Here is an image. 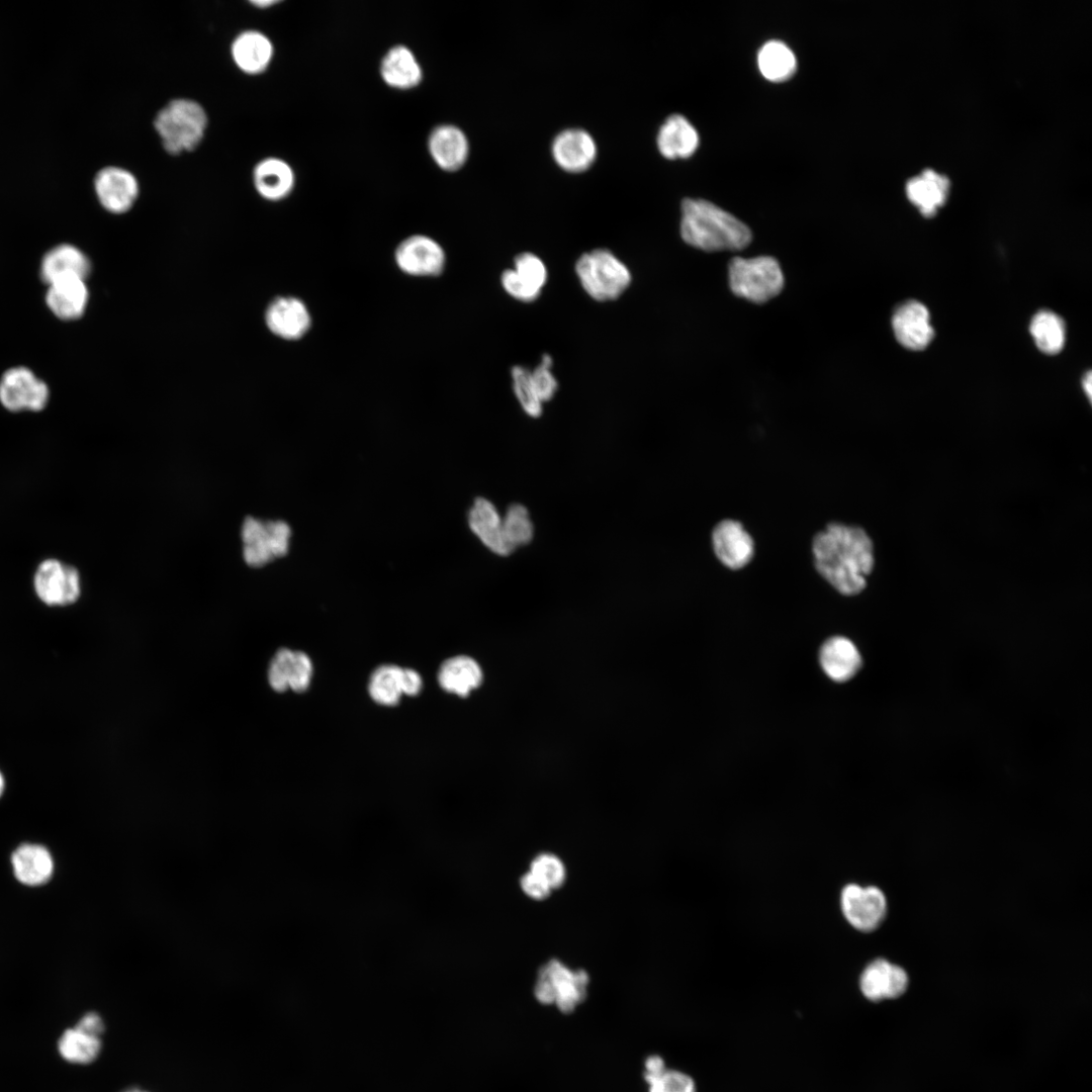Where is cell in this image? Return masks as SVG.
I'll return each mask as SVG.
<instances>
[{
	"instance_id": "30",
	"label": "cell",
	"mask_w": 1092,
	"mask_h": 1092,
	"mask_svg": "<svg viewBox=\"0 0 1092 1092\" xmlns=\"http://www.w3.org/2000/svg\"><path fill=\"white\" fill-rule=\"evenodd\" d=\"M757 63L763 77L772 82L790 79L797 68L794 53L781 40L765 42L758 52Z\"/></svg>"
},
{
	"instance_id": "45",
	"label": "cell",
	"mask_w": 1092,
	"mask_h": 1092,
	"mask_svg": "<svg viewBox=\"0 0 1092 1092\" xmlns=\"http://www.w3.org/2000/svg\"><path fill=\"white\" fill-rule=\"evenodd\" d=\"M664 1060L658 1055H651L644 1062L643 1077L646 1083L657 1078L666 1070Z\"/></svg>"
},
{
	"instance_id": "9",
	"label": "cell",
	"mask_w": 1092,
	"mask_h": 1092,
	"mask_svg": "<svg viewBox=\"0 0 1092 1092\" xmlns=\"http://www.w3.org/2000/svg\"><path fill=\"white\" fill-rule=\"evenodd\" d=\"M841 909L846 920L857 930L869 932L879 927L886 916L887 901L877 887L845 886L841 892Z\"/></svg>"
},
{
	"instance_id": "32",
	"label": "cell",
	"mask_w": 1092,
	"mask_h": 1092,
	"mask_svg": "<svg viewBox=\"0 0 1092 1092\" xmlns=\"http://www.w3.org/2000/svg\"><path fill=\"white\" fill-rule=\"evenodd\" d=\"M1029 330L1037 348L1043 353L1057 354L1063 349L1066 329L1058 314L1049 310L1037 312L1030 322Z\"/></svg>"
},
{
	"instance_id": "2",
	"label": "cell",
	"mask_w": 1092,
	"mask_h": 1092,
	"mask_svg": "<svg viewBox=\"0 0 1092 1092\" xmlns=\"http://www.w3.org/2000/svg\"><path fill=\"white\" fill-rule=\"evenodd\" d=\"M680 235L694 248L707 251H737L746 248L751 231L737 217L704 199L687 198L681 203Z\"/></svg>"
},
{
	"instance_id": "24",
	"label": "cell",
	"mask_w": 1092,
	"mask_h": 1092,
	"mask_svg": "<svg viewBox=\"0 0 1092 1092\" xmlns=\"http://www.w3.org/2000/svg\"><path fill=\"white\" fill-rule=\"evenodd\" d=\"M88 299L89 292L84 279H65L48 285L47 305L63 321L80 317L87 307Z\"/></svg>"
},
{
	"instance_id": "31",
	"label": "cell",
	"mask_w": 1092,
	"mask_h": 1092,
	"mask_svg": "<svg viewBox=\"0 0 1092 1092\" xmlns=\"http://www.w3.org/2000/svg\"><path fill=\"white\" fill-rule=\"evenodd\" d=\"M99 1036L74 1026L66 1029L58 1041V1050L64 1060L72 1064H89L99 1055Z\"/></svg>"
},
{
	"instance_id": "11",
	"label": "cell",
	"mask_w": 1092,
	"mask_h": 1092,
	"mask_svg": "<svg viewBox=\"0 0 1092 1092\" xmlns=\"http://www.w3.org/2000/svg\"><path fill=\"white\" fill-rule=\"evenodd\" d=\"M94 189L100 204L116 214L128 211L140 193L136 177L130 171L116 166L105 167L96 174Z\"/></svg>"
},
{
	"instance_id": "23",
	"label": "cell",
	"mask_w": 1092,
	"mask_h": 1092,
	"mask_svg": "<svg viewBox=\"0 0 1092 1092\" xmlns=\"http://www.w3.org/2000/svg\"><path fill=\"white\" fill-rule=\"evenodd\" d=\"M295 182L291 166L282 159L269 157L254 168L253 183L258 194L269 201H279L288 196Z\"/></svg>"
},
{
	"instance_id": "25",
	"label": "cell",
	"mask_w": 1092,
	"mask_h": 1092,
	"mask_svg": "<svg viewBox=\"0 0 1092 1092\" xmlns=\"http://www.w3.org/2000/svg\"><path fill=\"white\" fill-rule=\"evenodd\" d=\"M15 878L26 886H40L49 882L54 872L50 851L42 845L23 843L11 855Z\"/></svg>"
},
{
	"instance_id": "37",
	"label": "cell",
	"mask_w": 1092,
	"mask_h": 1092,
	"mask_svg": "<svg viewBox=\"0 0 1092 1092\" xmlns=\"http://www.w3.org/2000/svg\"><path fill=\"white\" fill-rule=\"evenodd\" d=\"M647 1085L648 1092H697L694 1079L678 1070L666 1069Z\"/></svg>"
},
{
	"instance_id": "10",
	"label": "cell",
	"mask_w": 1092,
	"mask_h": 1092,
	"mask_svg": "<svg viewBox=\"0 0 1092 1092\" xmlns=\"http://www.w3.org/2000/svg\"><path fill=\"white\" fill-rule=\"evenodd\" d=\"M394 259L402 272L413 276H437L446 263L443 248L425 235H413L400 242Z\"/></svg>"
},
{
	"instance_id": "42",
	"label": "cell",
	"mask_w": 1092,
	"mask_h": 1092,
	"mask_svg": "<svg viewBox=\"0 0 1092 1092\" xmlns=\"http://www.w3.org/2000/svg\"><path fill=\"white\" fill-rule=\"evenodd\" d=\"M534 996L538 1002L544 1005L553 1004L555 1000V990L553 984L548 978L543 967L538 973V978L534 986Z\"/></svg>"
},
{
	"instance_id": "1",
	"label": "cell",
	"mask_w": 1092,
	"mask_h": 1092,
	"mask_svg": "<svg viewBox=\"0 0 1092 1092\" xmlns=\"http://www.w3.org/2000/svg\"><path fill=\"white\" fill-rule=\"evenodd\" d=\"M818 572L839 593L859 594L874 566V548L868 534L858 527L832 523L813 540Z\"/></svg>"
},
{
	"instance_id": "39",
	"label": "cell",
	"mask_w": 1092,
	"mask_h": 1092,
	"mask_svg": "<svg viewBox=\"0 0 1092 1092\" xmlns=\"http://www.w3.org/2000/svg\"><path fill=\"white\" fill-rule=\"evenodd\" d=\"M551 366L552 358L545 354L539 365L531 371L535 391L542 403L550 400L558 388V383L550 370Z\"/></svg>"
},
{
	"instance_id": "6",
	"label": "cell",
	"mask_w": 1092,
	"mask_h": 1092,
	"mask_svg": "<svg viewBox=\"0 0 1092 1092\" xmlns=\"http://www.w3.org/2000/svg\"><path fill=\"white\" fill-rule=\"evenodd\" d=\"M243 557L254 567L264 566L289 550L291 529L281 520H261L248 517L241 531Z\"/></svg>"
},
{
	"instance_id": "20",
	"label": "cell",
	"mask_w": 1092,
	"mask_h": 1092,
	"mask_svg": "<svg viewBox=\"0 0 1092 1092\" xmlns=\"http://www.w3.org/2000/svg\"><path fill=\"white\" fill-rule=\"evenodd\" d=\"M819 660L826 675L837 682L851 679L862 664L857 647L841 636L831 637L822 644Z\"/></svg>"
},
{
	"instance_id": "16",
	"label": "cell",
	"mask_w": 1092,
	"mask_h": 1092,
	"mask_svg": "<svg viewBox=\"0 0 1092 1092\" xmlns=\"http://www.w3.org/2000/svg\"><path fill=\"white\" fill-rule=\"evenodd\" d=\"M712 541L718 559L731 569L745 566L753 556V540L737 521L720 522L713 530Z\"/></svg>"
},
{
	"instance_id": "17",
	"label": "cell",
	"mask_w": 1092,
	"mask_h": 1092,
	"mask_svg": "<svg viewBox=\"0 0 1092 1092\" xmlns=\"http://www.w3.org/2000/svg\"><path fill=\"white\" fill-rule=\"evenodd\" d=\"M266 324L276 336L297 340L306 334L311 320L306 305L295 297H279L266 311Z\"/></svg>"
},
{
	"instance_id": "7",
	"label": "cell",
	"mask_w": 1092,
	"mask_h": 1092,
	"mask_svg": "<svg viewBox=\"0 0 1092 1092\" xmlns=\"http://www.w3.org/2000/svg\"><path fill=\"white\" fill-rule=\"evenodd\" d=\"M50 390L46 382L28 368L13 367L0 379V402L11 412H39L48 403Z\"/></svg>"
},
{
	"instance_id": "46",
	"label": "cell",
	"mask_w": 1092,
	"mask_h": 1092,
	"mask_svg": "<svg viewBox=\"0 0 1092 1092\" xmlns=\"http://www.w3.org/2000/svg\"><path fill=\"white\" fill-rule=\"evenodd\" d=\"M1083 387H1084V389H1085V392H1086V394H1087V397H1088L1089 399H1091V389H1092V377H1091V372H1090V371H1088V372L1086 373V375L1084 376V379H1083Z\"/></svg>"
},
{
	"instance_id": "29",
	"label": "cell",
	"mask_w": 1092,
	"mask_h": 1092,
	"mask_svg": "<svg viewBox=\"0 0 1092 1092\" xmlns=\"http://www.w3.org/2000/svg\"><path fill=\"white\" fill-rule=\"evenodd\" d=\"M440 687L451 694L466 697L482 681V670L471 657L458 655L445 660L438 671Z\"/></svg>"
},
{
	"instance_id": "41",
	"label": "cell",
	"mask_w": 1092,
	"mask_h": 1092,
	"mask_svg": "<svg viewBox=\"0 0 1092 1092\" xmlns=\"http://www.w3.org/2000/svg\"><path fill=\"white\" fill-rule=\"evenodd\" d=\"M523 892L532 899L543 900L551 893V888L537 875L529 871L520 880Z\"/></svg>"
},
{
	"instance_id": "15",
	"label": "cell",
	"mask_w": 1092,
	"mask_h": 1092,
	"mask_svg": "<svg viewBox=\"0 0 1092 1092\" xmlns=\"http://www.w3.org/2000/svg\"><path fill=\"white\" fill-rule=\"evenodd\" d=\"M892 326L897 341L911 350L924 349L934 335L927 308L915 300L904 302L895 310Z\"/></svg>"
},
{
	"instance_id": "49",
	"label": "cell",
	"mask_w": 1092,
	"mask_h": 1092,
	"mask_svg": "<svg viewBox=\"0 0 1092 1092\" xmlns=\"http://www.w3.org/2000/svg\"><path fill=\"white\" fill-rule=\"evenodd\" d=\"M124 1092H146V1091H143V1090H140V1089H129V1090L124 1091Z\"/></svg>"
},
{
	"instance_id": "34",
	"label": "cell",
	"mask_w": 1092,
	"mask_h": 1092,
	"mask_svg": "<svg viewBox=\"0 0 1092 1092\" xmlns=\"http://www.w3.org/2000/svg\"><path fill=\"white\" fill-rule=\"evenodd\" d=\"M503 533L506 542L513 551L529 544L534 537V525L526 507L512 504L502 518Z\"/></svg>"
},
{
	"instance_id": "12",
	"label": "cell",
	"mask_w": 1092,
	"mask_h": 1092,
	"mask_svg": "<svg viewBox=\"0 0 1092 1092\" xmlns=\"http://www.w3.org/2000/svg\"><path fill=\"white\" fill-rule=\"evenodd\" d=\"M514 267L502 274L504 289L518 300L528 302L537 299L547 279L543 261L532 253L524 252L515 258Z\"/></svg>"
},
{
	"instance_id": "35",
	"label": "cell",
	"mask_w": 1092,
	"mask_h": 1092,
	"mask_svg": "<svg viewBox=\"0 0 1092 1092\" xmlns=\"http://www.w3.org/2000/svg\"><path fill=\"white\" fill-rule=\"evenodd\" d=\"M513 387L514 392L524 410V412L531 418H538L542 414V402L537 396L532 378L531 370L523 366H514L512 369Z\"/></svg>"
},
{
	"instance_id": "48",
	"label": "cell",
	"mask_w": 1092,
	"mask_h": 1092,
	"mask_svg": "<svg viewBox=\"0 0 1092 1092\" xmlns=\"http://www.w3.org/2000/svg\"><path fill=\"white\" fill-rule=\"evenodd\" d=\"M4 787H5V781H4L2 772L0 771V797L3 794Z\"/></svg>"
},
{
	"instance_id": "27",
	"label": "cell",
	"mask_w": 1092,
	"mask_h": 1092,
	"mask_svg": "<svg viewBox=\"0 0 1092 1092\" xmlns=\"http://www.w3.org/2000/svg\"><path fill=\"white\" fill-rule=\"evenodd\" d=\"M656 142L660 154L666 159H685L697 150L699 135L685 116L672 114L660 126Z\"/></svg>"
},
{
	"instance_id": "19",
	"label": "cell",
	"mask_w": 1092,
	"mask_h": 1092,
	"mask_svg": "<svg viewBox=\"0 0 1092 1092\" xmlns=\"http://www.w3.org/2000/svg\"><path fill=\"white\" fill-rule=\"evenodd\" d=\"M90 269V261L80 249L70 244H61L43 256L40 262V277L47 285L72 278L85 280Z\"/></svg>"
},
{
	"instance_id": "28",
	"label": "cell",
	"mask_w": 1092,
	"mask_h": 1092,
	"mask_svg": "<svg viewBox=\"0 0 1092 1092\" xmlns=\"http://www.w3.org/2000/svg\"><path fill=\"white\" fill-rule=\"evenodd\" d=\"M948 179L932 169L923 170L906 182L908 198L925 216L933 215L945 201Z\"/></svg>"
},
{
	"instance_id": "33",
	"label": "cell",
	"mask_w": 1092,
	"mask_h": 1092,
	"mask_svg": "<svg viewBox=\"0 0 1092 1092\" xmlns=\"http://www.w3.org/2000/svg\"><path fill=\"white\" fill-rule=\"evenodd\" d=\"M402 668L393 664L378 666L371 674L368 692L371 699L384 706L396 705L402 695Z\"/></svg>"
},
{
	"instance_id": "18",
	"label": "cell",
	"mask_w": 1092,
	"mask_h": 1092,
	"mask_svg": "<svg viewBox=\"0 0 1092 1092\" xmlns=\"http://www.w3.org/2000/svg\"><path fill=\"white\" fill-rule=\"evenodd\" d=\"M429 153L444 171H456L467 161L469 144L465 133L453 124L436 126L428 139Z\"/></svg>"
},
{
	"instance_id": "43",
	"label": "cell",
	"mask_w": 1092,
	"mask_h": 1092,
	"mask_svg": "<svg viewBox=\"0 0 1092 1092\" xmlns=\"http://www.w3.org/2000/svg\"><path fill=\"white\" fill-rule=\"evenodd\" d=\"M422 688L421 675L414 669L402 668L401 691L406 696H417Z\"/></svg>"
},
{
	"instance_id": "36",
	"label": "cell",
	"mask_w": 1092,
	"mask_h": 1092,
	"mask_svg": "<svg viewBox=\"0 0 1092 1092\" xmlns=\"http://www.w3.org/2000/svg\"><path fill=\"white\" fill-rule=\"evenodd\" d=\"M530 871L547 883L551 889L559 888L566 877L564 864L552 853H541L534 857Z\"/></svg>"
},
{
	"instance_id": "38",
	"label": "cell",
	"mask_w": 1092,
	"mask_h": 1092,
	"mask_svg": "<svg viewBox=\"0 0 1092 1092\" xmlns=\"http://www.w3.org/2000/svg\"><path fill=\"white\" fill-rule=\"evenodd\" d=\"M294 651L288 648L279 649L274 655L268 670L269 684L276 692H284L289 689V677L293 661Z\"/></svg>"
},
{
	"instance_id": "3",
	"label": "cell",
	"mask_w": 1092,
	"mask_h": 1092,
	"mask_svg": "<svg viewBox=\"0 0 1092 1092\" xmlns=\"http://www.w3.org/2000/svg\"><path fill=\"white\" fill-rule=\"evenodd\" d=\"M207 121L202 105L192 99L177 98L157 113L154 127L165 151L170 155H180L199 146Z\"/></svg>"
},
{
	"instance_id": "40",
	"label": "cell",
	"mask_w": 1092,
	"mask_h": 1092,
	"mask_svg": "<svg viewBox=\"0 0 1092 1092\" xmlns=\"http://www.w3.org/2000/svg\"><path fill=\"white\" fill-rule=\"evenodd\" d=\"M312 674V664L309 657L300 651H294L291 665L289 688L296 693L307 690Z\"/></svg>"
},
{
	"instance_id": "44",
	"label": "cell",
	"mask_w": 1092,
	"mask_h": 1092,
	"mask_svg": "<svg viewBox=\"0 0 1092 1092\" xmlns=\"http://www.w3.org/2000/svg\"><path fill=\"white\" fill-rule=\"evenodd\" d=\"M75 1026L99 1037L104 1031L102 1018L95 1012L86 1013Z\"/></svg>"
},
{
	"instance_id": "14",
	"label": "cell",
	"mask_w": 1092,
	"mask_h": 1092,
	"mask_svg": "<svg viewBox=\"0 0 1092 1092\" xmlns=\"http://www.w3.org/2000/svg\"><path fill=\"white\" fill-rule=\"evenodd\" d=\"M551 151L556 164L571 173L587 170L597 157L594 139L580 128H569L558 133L553 140Z\"/></svg>"
},
{
	"instance_id": "8",
	"label": "cell",
	"mask_w": 1092,
	"mask_h": 1092,
	"mask_svg": "<svg viewBox=\"0 0 1092 1092\" xmlns=\"http://www.w3.org/2000/svg\"><path fill=\"white\" fill-rule=\"evenodd\" d=\"M34 589L39 600L49 606L71 605L81 593L79 572L56 559H47L35 572Z\"/></svg>"
},
{
	"instance_id": "4",
	"label": "cell",
	"mask_w": 1092,
	"mask_h": 1092,
	"mask_svg": "<svg viewBox=\"0 0 1092 1092\" xmlns=\"http://www.w3.org/2000/svg\"><path fill=\"white\" fill-rule=\"evenodd\" d=\"M728 271L732 292L755 303L771 299L784 287L783 271L772 257H735L730 261Z\"/></svg>"
},
{
	"instance_id": "26",
	"label": "cell",
	"mask_w": 1092,
	"mask_h": 1092,
	"mask_svg": "<svg viewBox=\"0 0 1092 1092\" xmlns=\"http://www.w3.org/2000/svg\"><path fill=\"white\" fill-rule=\"evenodd\" d=\"M380 75L389 87L400 90L415 88L423 79L419 61L414 53L402 44L392 47L383 56Z\"/></svg>"
},
{
	"instance_id": "21",
	"label": "cell",
	"mask_w": 1092,
	"mask_h": 1092,
	"mask_svg": "<svg viewBox=\"0 0 1092 1092\" xmlns=\"http://www.w3.org/2000/svg\"><path fill=\"white\" fill-rule=\"evenodd\" d=\"M468 525L480 542L494 554L508 556L514 552L505 540L502 517L490 500L484 497L474 500L469 510Z\"/></svg>"
},
{
	"instance_id": "47",
	"label": "cell",
	"mask_w": 1092,
	"mask_h": 1092,
	"mask_svg": "<svg viewBox=\"0 0 1092 1092\" xmlns=\"http://www.w3.org/2000/svg\"><path fill=\"white\" fill-rule=\"evenodd\" d=\"M276 3H277V1H273V0H260V1H252V4H253L254 6H256L257 8H266V7H270V6H272V5H275Z\"/></svg>"
},
{
	"instance_id": "22",
	"label": "cell",
	"mask_w": 1092,
	"mask_h": 1092,
	"mask_svg": "<svg viewBox=\"0 0 1092 1092\" xmlns=\"http://www.w3.org/2000/svg\"><path fill=\"white\" fill-rule=\"evenodd\" d=\"M235 65L244 73L261 74L269 67L274 48L267 35L258 30H246L236 36L231 46Z\"/></svg>"
},
{
	"instance_id": "5",
	"label": "cell",
	"mask_w": 1092,
	"mask_h": 1092,
	"mask_svg": "<svg viewBox=\"0 0 1092 1092\" xmlns=\"http://www.w3.org/2000/svg\"><path fill=\"white\" fill-rule=\"evenodd\" d=\"M575 271L585 292L599 301L616 299L631 282L627 266L606 249L583 254L575 264Z\"/></svg>"
},
{
	"instance_id": "13",
	"label": "cell",
	"mask_w": 1092,
	"mask_h": 1092,
	"mask_svg": "<svg viewBox=\"0 0 1092 1092\" xmlns=\"http://www.w3.org/2000/svg\"><path fill=\"white\" fill-rule=\"evenodd\" d=\"M859 987L862 995L871 1001L894 999L905 993L908 976L903 968L878 959L863 970Z\"/></svg>"
}]
</instances>
